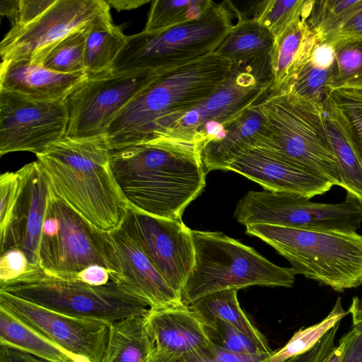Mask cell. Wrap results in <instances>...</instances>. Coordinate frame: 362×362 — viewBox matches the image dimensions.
<instances>
[{"mask_svg": "<svg viewBox=\"0 0 362 362\" xmlns=\"http://www.w3.org/2000/svg\"><path fill=\"white\" fill-rule=\"evenodd\" d=\"M204 145L158 138L112 151L110 168L128 205L153 216L182 219L206 186Z\"/></svg>", "mask_w": 362, "mask_h": 362, "instance_id": "obj_1", "label": "cell"}, {"mask_svg": "<svg viewBox=\"0 0 362 362\" xmlns=\"http://www.w3.org/2000/svg\"><path fill=\"white\" fill-rule=\"evenodd\" d=\"M232 62L214 53L160 71L116 115L104 134L113 151L152 141L221 83Z\"/></svg>", "mask_w": 362, "mask_h": 362, "instance_id": "obj_2", "label": "cell"}, {"mask_svg": "<svg viewBox=\"0 0 362 362\" xmlns=\"http://www.w3.org/2000/svg\"><path fill=\"white\" fill-rule=\"evenodd\" d=\"M104 135L68 136L37 155L52 190L97 228L120 226L128 207L110 168Z\"/></svg>", "mask_w": 362, "mask_h": 362, "instance_id": "obj_3", "label": "cell"}, {"mask_svg": "<svg viewBox=\"0 0 362 362\" xmlns=\"http://www.w3.org/2000/svg\"><path fill=\"white\" fill-rule=\"evenodd\" d=\"M259 104L267 129L253 142L333 186L341 187L338 163L325 124L323 102L277 90L270 91Z\"/></svg>", "mask_w": 362, "mask_h": 362, "instance_id": "obj_4", "label": "cell"}, {"mask_svg": "<svg viewBox=\"0 0 362 362\" xmlns=\"http://www.w3.org/2000/svg\"><path fill=\"white\" fill-rule=\"evenodd\" d=\"M301 274L337 292L362 285V235L269 224L246 226Z\"/></svg>", "mask_w": 362, "mask_h": 362, "instance_id": "obj_5", "label": "cell"}, {"mask_svg": "<svg viewBox=\"0 0 362 362\" xmlns=\"http://www.w3.org/2000/svg\"><path fill=\"white\" fill-rule=\"evenodd\" d=\"M192 233L194 263L182 293L185 304L227 289L293 286L295 274L291 268L274 264L253 247L221 232Z\"/></svg>", "mask_w": 362, "mask_h": 362, "instance_id": "obj_6", "label": "cell"}, {"mask_svg": "<svg viewBox=\"0 0 362 362\" xmlns=\"http://www.w3.org/2000/svg\"><path fill=\"white\" fill-rule=\"evenodd\" d=\"M238 12L230 1H213L197 19L160 32L127 35L111 70L159 71L208 56L233 27Z\"/></svg>", "mask_w": 362, "mask_h": 362, "instance_id": "obj_7", "label": "cell"}, {"mask_svg": "<svg viewBox=\"0 0 362 362\" xmlns=\"http://www.w3.org/2000/svg\"><path fill=\"white\" fill-rule=\"evenodd\" d=\"M4 291L53 311L78 318L112 323L145 316L148 304L110 280L102 286L58 277L40 267L0 284Z\"/></svg>", "mask_w": 362, "mask_h": 362, "instance_id": "obj_8", "label": "cell"}, {"mask_svg": "<svg viewBox=\"0 0 362 362\" xmlns=\"http://www.w3.org/2000/svg\"><path fill=\"white\" fill-rule=\"evenodd\" d=\"M269 54L232 62L218 88L156 139L205 144L221 139L226 127L269 93L273 85Z\"/></svg>", "mask_w": 362, "mask_h": 362, "instance_id": "obj_9", "label": "cell"}, {"mask_svg": "<svg viewBox=\"0 0 362 362\" xmlns=\"http://www.w3.org/2000/svg\"><path fill=\"white\" fill-rule=\"evenodd\" d=\"M118 272L108 231L103 230L77 212L52 189L39 249V266L66 279L90 265Z\"/></svg>", "mask_w": 362, "mask_h": 362, "instance_id": "obj_10", "label": "cell"}, {"mask_svg": "<svg viewBox=\"0 0 362 362\" xmlns=\"http://www.w3.org/2000/svg\"><path fill=\"white\" fill-rule=\"evenodd\" d=\"M234 216L242 225L269 224L303 230L356 233L362 205L346 196L337 204L310 202L288 193L249 191L238 202Z\"/></svg>", "mask_w": 362, "mask_h": 362, "instance_id": "obj_11", "label": "cell"}, {"mask_svg": "<svg viewBox=\"0 0 362 362\" xmlns=\"http://www.w3.org/2000/svg\"><path fill=\"white\" fill-rule=\"evenodd\" d=\"M159 71L108 70L88 75L64 100L69 115L66 136L104 135L116 115Z\"/></svg>", "mask_w": 362, "mask_h": 362, "instance_id": "obj_12", "label": "cell"}, {"mask_svg": "<svg viewBox=\"0 0 362 362\" xmlns=\"http://www.w3.org/2000/svg\"><path fill=\"white\" fill-rule=\"evenodd\" d=\"M110 9L106 0H56L34 21L11 28L0 43L1 62L40 64L59 42L73 32L88 28Z\"/></svg>", "mask_w": 362, "mask_h": 362, "instance_id": "obj_13", "label": "cell"}, {"mask_svg": "<svg viewBox=\"0 0 362 362\" xmlns=\"http://www.w3.org/2000/svg\"><path fill=\"white\" fill-rule=\"evenodd\" d=\"M120 226L182 297L194 263L192 230L182 219L153 216L129 205Z\"/></svg>", "mask_w": 362, "mask_h": 362, "instance_id": "obj_14", "label": "cell"}, {"mask_svg": "<svg viewBox=\"0 0 362 362\" xmlns=\"http://www.w3.org/2000/svg\"><path fill=\"white\" fill-rule=\"evenodd\" d=\"M64 101L46 102L0 90V154L28 151L36 156L66 135Z\"/></svg>", "mask_w": 362, "mask_h": 362, "instance_id": "obj_15", "label": "cell"}, {"mask_svg": "<svg viewBox=\"0 0 362 362\" xmlns=\"http://www.w3.org/2000/svg\"><path fill=\"white\" fill-rule=\"evenodd\" d=\"M0 308L73 356L78 362H101L109 325L64 315L0 291Z\"/></svg>", "mask_w": 362, "mask_h": 362, "instance_id": "obj_16", "label": "cell"}, {"mask_svg": "<svg viewBox=\"0 0 362 362\" xmlns=\"http://www.w3.org/2000/svg\"><path fill=\"white\" fill-rule=\"evenodd\" d=\"M19 189L6 221L0 226L1 253L18 249L31 267L39 266V249L51 185L37 161L18 170Z\"/></svg>", "mask_w": 362, "mask_h": 362, "instance_id": "obj_17", "label": "cell"}, {"mask_svg": "<svg viewBox=\"0 0 362 362\" xmlns=\"http://www.w3.org/2000/svg\"><path fill=\"white\" fill-rule=\"evenodd\" d=\"M227 170L245 176L264 189L296 194L308 199L325 194L333 186L285 161L253 141L228 164Z\"/></svg>", "mask_w": 362, "mask_h": 362, "instance_id": "obj_18", "label": "cell"}, {"mask_svg": "<svg viewBox=\"0 0 362 362\" xmlns=\"http://www.w3.org/2000/svg\"><path fill=\"white\" fill-rule=\"evenodd\" d=\"M118 272L111 278L128 293L146 301L151 308L183 303L139 245L119 226L108 231Z\"/></svg>", "mask_w": 362, "mask_h": 362, "instance_id": "obj_19", "label": "cell"}, {"mask_svg": "<svg viewBox=\"0 0 362 362\" xmlns=\"http://www.w3.org/2000/svg\"><path fill=\"white\" fill-rule=\"evenodd\" d=\"M144 320L157 351L186 352L213 346L204 322L184 303L171 307L150 308Z\"/></svg>", "mask_w": 362, "mask_h": 362, "instance_id": "obj_20", "label": "cell"}, {"mask_svg": "<svg viewBox=\"0 0 362 362\" xmlns=\"http://www.w3.org/2000/svg\"><path fill=\"white\" fill-rule=\"evenodd\" d=\"M87 76L86 73L55 72L25 61L1 62L0 90L36 100L61 102Z\"/></svg>", "mask_w": 362, "mask_h": 362, "instance_id": "obj_21", "label": "cell"}, {"mask_svg": "<svg viewBox=\"0 0 362 362\" xmlns=\"http://www.w3.org/2000/svg\"><path fill=\"white\" fill-rule=\"evenodd\" d=\"M317 42L303 16L274 39L270 52L273 85L271 91L288 85L311 58Z\"/></svg>", "mask_w": 362, "mask_h": 362, "instance_id": "obj_22", "label": "cell"}, {"mask_svg": "<svg viewBox=\"0 0 362 362\" xmlns=\"http://www.w3.org/2000/svg\"><path fill=\"white\" fill-rule=\"evenodd\" d=\"M259 103L226 127L221 139L205 144L202 160L206 173L214 170H227L239 152L266 130V119Z\"/></svg>", "mask_w": 362, "mask_h": 362, "instance_id": "obj_23", "label": "cell"}, {"mask_svg": "<svg viewBox=\"0 0 362 362\" xmlns=\"http://www.w3.org/2000/svg\"><path fill=\"white\" fill-rule=\"evenodd\" d=\"M155 349L144 316H131L109 325L101 362H148Z\"/></svg>", "mask_w": 362, "mask_h": 362, "instance_id": "obj_24", "label": "cell"}, {"mask_svg": "<svg viewBox=\"0 0 362 362\" xmlns=\"http://www.w3.org/2000/svg\"><path fill=\"white\" fill-rule=\"evenodd\" d=\"M237 289H227L199 298L189 305L204 322L219 319L234 326L257 343L265 352L272 354L265 336L240 307Z\"/></svg>", "mask_w": 362, "mask_h": 362, "instance_id": "obj_25", "label": "cell"}, {"mask_svg": "<svg viewBox=\"0 0 362 362\" xmlns=\"http://www.w3.org/2000/svg\"><path fill=\"white\" fill-rule=\"evenodd\" d=\"M238 21L227 33L214 54L232 62L269 54L274 38L267 28L254 18L238 14Z\"/></svg>", "mask_w": 362, "mask_h": 362, "instance_id": "obj_26", "label": "cell"}, {"mask_svg": "<svg viewBox=\"0 0 362 362\" xmlns=\"http://www.w3.org/2000/svg\"><path fill=\"white\" fill-rule=\"evenodd\" d=\"M127 36L112 23L110 11L98 17L87 33L85 51L87 75L111 70L126 45Z\"/></svg>", "mask_w": 362, "mask_h": 362, "instance_id": "obj_27", "label": "cell"}, {"mask_svg": "<svg viewBox=\"0 0 362 362\" xmlns=\"http://www.w3.org/2000/svg\"><path fill=\"white\" fill-rule=\"evenodd\" d=\"M0 344L20 349L51 362H78L65 350L1 308Z\"/></svg>", "mask_w": 362, "mask_h": 362, "instance_id": "obj_28", "label": "cell"}, {"mask_svg": "<svg viewBox=\"0 0 362 362\" xmlns=\"http://www.w3.org/2000/svg\"><path fill=\"white\" fill-rule=\"evenodd\" d=\"M323 103L334 115L362 167V90H328Z\"/></svg>", "mask_w": 362, "mask_h": 362, "instance_id": "obj_29", "label": "cell"}, {"mask_svg": "<svg viewBox=\"0 0 362 362\" xmlns=\"http://www.w3.org/2000/svg\"><path fill=\"white\" fill-rule=\"evenodd\" d=\"M325 120L347 196L362 205V167L330 110L323 103Z\"/></svg>", "mask_w": 362, "mask_h": 362, "instance_id": "obj_30", "label": "cell"}, {"mask_svg": "<svg viewBox=\"0 0 362 362\" xmlns=\"http://www.w3.org/2000/svg\"><path fill=\"white\" fill-rule=\"evenodd\" d=\"M362 8V0H307L303 18L320 42Z\"/></svg>", "mask_w": 362, "mask_h": 362, "instance_id": "obj_31", "label": "cell"}, {"mask_svg": "<svg viewBox=\"0 0 362 362\" xmlns=\"http://www.w3.org/2000/svg\"><path fill=\"white\" fill-rule=\"evenodd\" d=\"M330 44L334 60L328 81V90H362V37Z\"/></svg>", "mask_w": 362, "mask_h": 362, "instance_id": "obj_32", "label": "cell"}, {"mask_svg": "<svg viewBox=\"0 0 362 362\" xmlns=\"http://www.w3.org/2000/svg\"><path fill=\"white\" fill-rule=\"evenodd\" d=\"M211 0H155L151 2L144 30L156 33L199 18Z\"/></svg>", "mask_w": 362, "mask_h": 362, "instance_id": "obj_33", "label": "cell"}, {"mask_svg": "<svg viewBox=\"0 0 362 362\" xmlns=\"http://www.w3.org/2000/svg\"><path fill=\"white\" fill-rule=\"evenodd\" d=\"M349 314L338 298L329 313L320 322L305 328H300L281 349L274 351L265 362H285L289 358L301 354L311 348L337 322Z\"/></svg>", "mask_w": 362, "mask_h": 362, "instance_id": "obj_34", "label": "cell"}, {"mask_svg": "<svg viewBox=\"0 0 362 362\" xmlns=\"http://www.w3.org/2000/svg\"><path fill=\"white\" fill-rule=\"evenodd\" d=\"M90 26L65 37L48 52L40 65L64 74L86 73V41Z\"/></svg>", "mask_w": 362, "mask_h": 362, "instance_id": "obj_35", "label": "cell"}, {"mask_svg": "<svg viewBox=\"0 0 362 362\" xmlns=\"http://www.w3.org/2000/svg\"><path fill=\"white\" fill-rule=\"evenodd\" d=\"M305 4L306 0L256 1L252 5V18L267 28L276 39L303 16Z\"/></svg>", "mask_w": 362, "mask_h": 362, "instance_id": "obj_36", "label": "cell"}, {"mask_svg": "<svg viewBox=\"0 0 362 362\" xmlns=\"http://www.w3.org/2000/svg\"><path fill=\"white\" fill-rule=\"evenodd\" d=\"M330 72L331 69L318 65L310 58L296 77L279 90L290 91L308 100L324 102L328 92Z\"/></svg>", "mask_w": 362, "mask_h": 362, "instance_id": "obj_37", "label": "cell"}, {"mask_svg": "<svg viewBox=\"0 0 362 362\" xmlns=\"http://www.w3.org/2000/svg\"><path fill=\"white\" fill-rule=\"evenodd\" d=\"M204 325L211 343L221 349L245 354H273L265 352L248 336L225 321L215 319Z\"/></svg>", "mask_w": 362, "mask_h": 362, "instance_id": "obj_38", "label": "cell"}, {"mask_svg": "<svg viewBox=\"0 0 362 362\" xmlns=\"http://www.w3.org/2000/svg\"><path fill=\"white\" fill-rule=\"evenodd\" d=\"M30 268L26 255L18 249H11L1 253L0 284L17 279Z\"/></svg>", "mask_w": 362, "mask_h": 362, "instance_id": "obj_39", "label": "cell"}, {"mask_svg": "<svg viewBox=\"0 0 362 362\" xmlns=\"http://www.w3.org/2000/svg\"><path fill=\"white\" fill-rule=\"evenodd\" d=\"M341 321L329 329L315 345L308 351L293 356L285 362H325L333 348Z\"/></svg>", "mask_w": 362, "mask_h": 362, "instance_id": "obj_40", "label": "cell"}, {"mask_svg": "<svg viewBox=\"0 0 362 362\" xmlns=\"http://www.w3.org/2000/svg\"><path fill=\"white\" fill-rule=\"evenodd\" d=\"M20 185L17 171L6 172L0 176V226L7 220L16 199Z\"/></svg>", "mask_w": 362, "mask_h": 362, "instance_id": "obj_41", "label": "cell"}, {"mask_svg": "<svg viewBox=\"0 0 362 362\" xmlns=\"http://www.w3.org/2000/svg\"><path fill=\"white\" fill-rule=\"evenodd\" d=\"M212 348L186 352H164L156 349L152 352L148 362H216Z\"/></svg>", "mask_w": 362, "mask_h": 362, "instance_id": "obj_42", "label": "cell"}, {"mask_svg": "<svg viewBox=\"0 0 362 362\" xmlns=\"http://www.w3.org/2000/svg\"><path fill=\"white\" fill-rule=\"evenodd\" d=\"M56 0H20L17 18L11 27L25 25L36 19Z\"/></svg>", "mask_w": 362, "mask_h": 362, "instance_id": "obj_43", "label": "cell"}, {"mask_svg": "<svg viewBox=\"0 0 362 362\" xmlns=\"http://www.w3.org/2000/svg\"><path fill=\"white\" fill-rule=\"evenodd\" d=\"M362 37V8L352 15L335 32L322 43H332L339 40Z\"/></svg>", "mask_w": 362, "mask_h": 362, "instance_id": "obj_44", "label": "cell"}, {"mask_svg": "<svg viewBox=\"0 0 362 362\" xmlns=\"http://www.w3.org/2000/svg\"><path fill=\"white\" fill-rule=\"evenodd\" d=\"M272 355L233 352L214 344L213 358L216 362H265Z\"/></svg>", "mask_w": 362, "mask_h": 362, "instance_id": "obj_45", "label": "cell"}, {"mask_svg": "<svg viewBox=\"0 0 362 362\" xmlns=\"http://www.w3.org/2000/svg\"><path fill=\"white\" fill-rule=\"evenodd\" d=\"M344 336L346 346L341 362H362V331L351 328Z\"/></svg>", "mask_w": 362, "mask_h": 362, "instance_id": "obj_46", "label": "cell"}, {"mask_svg": "<svg viewBox=\"0 0 362 362\" xmlns=\"http://www.w3.org/2000/svg\"><path fill=\"white\" fill-rule=\"evenodd\" d=\"M75 280L91 286H102L111 280L110 272L100 265H90L78 273Z\"/></svg>", "mask_w": 362, "mask_h": 362, "instance_id": "obj_47", "label": "cell"}, {"mask_svg": "<svg viewBox=\"0 0 362 362\" xmlns=\"http://www.w3.org/2000/svg\"><path fill=\"white\" fill-rule=\"evenodd\" d=\"M0 362H51L20 349L0 344Z\"/></svg>", "mask_w": 362, "mask_h": 362, "instance_id": "obj_48", "label": "cell"}, {"mask_svg": "<svg viewBox=\"0 0 362 362\" xmlns=\"http://www.w3.org/2000/svg\"><path fill=\"white\" fill-rule=\"evenodd\" d=\"M347 311L351 316L352 328L358 331H362V298L353 297Z\"/></svg>", "mask_w": 362, "mask_h": 362, "instance_id": "obj_49", "label": "cell"}, {"mask_svg": "<svg viewBox=\"0 0 362 362\" xmlns=\"http://www.w3.org/2000/svg\"><path fill=\"white\" fill-rule=\"evenodd\" d=\"M19 6L20 0H1V16H6L13 24L18 14Z\"/></svg>", "mask_w": 362, "mask_h": 362, "instance_id": "obj_50", "label": "cell"}, {"mask_svg": "<svg viewBox=\"0 0 362 362\" xmlns=\"http://www.w3.org/2000/svg\"><path fill=\"white\" fill-rule=\"evenodd\" d=\"M110 6L117 11L132 10L149 2L148 0H106Z\"/></svg>", "mask_w": 362, "mask_h": 362, "instance_id": "obj_51", "label": "cell"}, {"mask_svg": "<svg viewBox=\"0 0 362 362\" xmlns=\"http://www.w3.org/2000/svg\"><path fill=\"white\" fill-rule=\"evenodd\" d=\"M346 346V338L344 335L339 340L337 346H335L325 362H341Z\"/></svg>", "mask_w": 362, "mask_h": 362, "instance_id": "obj_52", "label": "cell"}]
</instances>
